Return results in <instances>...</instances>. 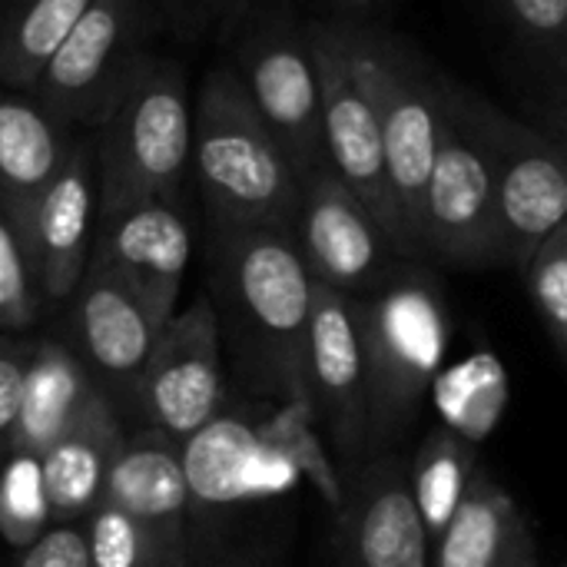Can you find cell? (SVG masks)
Instances as JSON below:
<instances>
[{"mask_svg": "<svg viewBox=\"0 0 567 567\" xmlns=\"http://www.w3.org/2000/svg\"><path fill=\"white\" fill-rule=\"evenodd\" d=\"M209 282L252 385L282 402H309L306 332L312 276L292 229L209 223Z\"/></svg>", "mask_w": 567, "mask_h": 567, "instance_id": "obj_1", "label": "cell"}, {"mask_svg": "<svg viewBox=\"0 0 567 567\" xmlns=\"http://www.w3.org/2000/svg\"><path fill=\"white\" fill-rule=\"evenodd\" d=\"M96 216L143 199L183 203L193 146V103L176 60L143 53L90 123Z\"/></svg>", "mask_w": 567, "mask_h": 567, "instance_id": "obj_2", "label": "cell"}, {"mask_svg": "<svg viewBox=\"0 0 567 567\" xmlns=\"http://www.w3.org/2000/svg\"><path fill=\"white\" fill-rule=\"evenodd\" d=\"M189 169L209 223L292 229L299 176L259 120L233 63L213 66L199 83Z\"/></svg>", "mask_w": 567, "mask_h": 567, "instance_id": "obj_3", "label": "cell"}, {"mask_svg": "<svg viewBox=\"0 0 567 567\" xmlns=\"http://www.w3.org/2000/svg\"><path fill=\"white\" fill-rule=\"evenodd\" d=\"M352 73L375 106L402 259L422 262V196L442 133V70L372 20H336Z\"/></svg>", "mask_w": 567, "mask_h": 567, "instance_id": "obj_4", "label": "cell"}, {"mask_svg": "<svg viewBox=\"0 0 567 567\" xmlns=\"http://www.w3.org/2000/svg\"><path fill=\"white\" fill-rule=\"evenodd\" d=\"M369 402V452L395 445L439 375L449 319L435 279L402 259L372 292L352 296Z\"/></svg>", "mask_w": 567, "mask_h": 567, "instance_id": "obj_5", "label": "cell"}, {"mask_svg": "<svg viewBox=\"0 0 567 567\" xmlns=\"http://www.w3.org/2000/svg\"><path fill=\"white\" fill-rule=\"evenodd\" d=\"M419 239L422 259L462 269L505 266L495 163L449 73H442V133L422 196Z\"/></svg>", "mask_w": 567, "mask_h": 567, "instance_id": "obj_6", "label": "cell"}, {"mask_svg": "<svg viewBox=\"0 0 567 567\" xmlns=\"http://www.w3.org/2000/svg\"><path fill=\"white\" fill-rule=\"evenodd\" d=\"M458 96L488 143L495 163L498 226L508 266H525L528 256L567 216L565 140L545 126H532L478 90L458 83Z\"/></svg>", "mask_w": 567, "mask_h": 567, "instance_id": "obj_7", "label": "cell"}, {"mask_svg": "<svg viewBox=\"0 0 567 567\" xmlns=\"http://www.w3.org/2000/svg\"><path fill=\"white\" fill-rule=\"evenodd\" d=\"M233 66L299 183L326 166L319 80L306 20L299 23L282 7L249 13L239 27Z\"/></svg>", "mask_w": 567, "mask_h": 567, "instance_id": "obj_8", "label": "cell"}, {"mask_svg": "<svg viewBox=\"0 0 567 567\" xmlns=\"http://www.w3.org/2000/svg\"><path fill=\"white\" fill-rule=\"evenodd\" d=\"M306 33H309L316 80H319L326 163L346 183V189L375 216L392 249L402 256L375 106L352 73L336 20H306Z\"/></svg>", "mask_w": 567, "mask_h": 567, "instance_id": "obj_9", "label": "cell"}, {"mask_svg": "<svg viewBox=\"0 0 567 567\" xmlns=\"http://www.w3.org/2000/svg\"><path fill=\"white\" fill-rule=\"evenodd\" d=\"M146 30L150 0H93L30 93L66 130H90L116 83L143 56Z\"/></svg>", "mask_w": 567, "mask_h": 567, "instance_id": "obj_10", "label": "cell"}, {"mask_svg": "<svg viewBox=\"0 0 567 567\" xmlns=\"http://www.w3.org/2000/svg\"><path fill=\"white\" fill-rule=\"evenodd\" d=\"M136 399L150 429L173 442H186L223 412L219 312L213 299L203 296L169 316L140 372Z\"/></svg>", "mask_w": 567, "mask_h": 567, "instance_id": "obj_11", "label": "cell"}, {"mask_svg": "<svg viewBox=\"0 0 567 567\" xmlns=\"http://www.w3.org/2000/svg\"><path fill=\"white\" fill-rule=\"evenodd\" d=\"M292 239L312 282L346 296L372 292L402 262L375 216L346 189L329 163L299 183Z\"/></svg>", "mask_w": 567, "mask_h": 567, "instance_id": "obj_12", "label": "cell"}, {"mask_svg": "<svg viewBox=\"0 0 567 567\" xmlns=\"http://www.w3.org/2000/svg\"><path fill=\"white\" fill-rule=\"evenodd\" d=\"M306 382L312 419L322 425L336 455L346 465L362 462L369 452V402L355 299L322 282H312Z\"/></svg>", "mask_w": 567, "mask_h": 567, "instance_id": "obj_13", "label": "cell"}, {"mask_svg": "<svg viewBox=\"0 0 567 567\" xmlns=\"http://www.w3.org/2000/svg\"><path fill=\"white\" fill-rule=\"evenodd\" d=\"M189 256L193 229L183 203L143 199L96 216L86 266L113 272L146 306V312L166 326L176 312Z\"/></svg>", "mask_w": 567, "mask_h": 567, "instance_id": "obj_14", "label": "cell"}, {"mask_svg": "<svg viewBox=\"0 0 567 567\" xmlns=\"http://www.w3.org/2000/svg\"><path fill=\"white\" fill-rule=\"evenodd\" d=\"M189 502L243 505L276 498L302 482V472L279 445L269 412H219L196 435L179 442Z\"/></svg>", "mask_w": 567, "mask_h": 567, "instance_id": "obj_15", "label": "cell"}, {"mask_svg": "<svg viewBox=\"0 0 567 567\" xmlns=\"http://www.w3.org/2000/svg\"><path fill=\"white\" fill-rule=\"evenodd\" d=\"M339 488L336 567H432V545L412 505L402 458L379 455Z\"/></svg>", "mask_w": 567, "mask_h": 567, "instance_id": "obj_16", "label": "cell"}, {"mask_svg": "<svg viewBox=\"0 0 567 567\" xmlns=\"http://www.w3.org/2000/svg\"><path fill=\"white\" fill-rule=\"evenodd\" d=\"M96 163L86 130H76L70 153L43 189L27 236L23 256L40 302H66L80 286L96 229Z\"/></svg>", "mask_w": 567, "mask_h": 567, "instance_id": "obj_17", "label": "cell"}, {"mask_svg": "<svg viewBox=\"0 0 567 567\" xmlns=\"http://www.w3.org/2000/svg\"><path fill=\"white\" fill-rule=\"evenodd\" d=\"M73 302V336L80 362L93 382L106 392H136L140 372L159 336V322L146 306L106 269L86 266L80 286L66 299Z\"/></svg>", "mask_w": 567, "mask_h": 567, "instance_id": "obj_18", "label": "cell"}, {"mask_svg": "<svg viewBox=\"0 0 567 567\" xmlns=\"http://www.w3.org/2000/svg\"><path fill=\"white\" fill-rule=\"evenodd\" d=\"M100 502L130 515L150 532L163 561L183 555V525L189 508V488L183 475L179 442L146 429L126 439L110 475L103 482Z\"/></svg>", "mask_w": 567, "mask_h": 567, "instance_id": "obj_19", "label": "cell"}, {"mask_svg": "<svg viewBox=\"0 0 567 567\" xmlns=\"http://www.w3.org/2000/svg\"><path fill=\"white\" fill-rule=\"evenodd\" d=\"M73 136L76 130H66L33 93L0 90V213L13 226L20 246Z\"/></svg>", "mask_w": 567, "mask_h": 567, "instance_id": "obj_20", "label": "cell"}, {"mask_svg": "<svg viewBox=\"0 0 567 567\" xmlns=\"http://www.w3.org/2000/svg\"><path fill=\"white\" fill-rule=\"evenodd\" d=\"M126 435L120 429L116 409L110 395H100L43 455H40V478L47 495L50 525H73L86 518L116 462Z\"/></svg>", "mask_w": 567, "mask_h": 567, "instance_id": "obj_21", "label": "cell"}, {"mask_svg": "<svg viewBox=\"0 0 567 567\" xmlns=\"http://www.w3.org/2000/svg\"><path fill=\"white\" fill-rule=\"evenodd\" d=\"M100 395H106L80 355L53 339H40L30 349L17 425L10 435V452L40 458Z\"/></svg>", "mask_w": 567, "mask_h": 567, "instance_id": "obj_22", "label": "cell"}, {"mask_svg": "<svg viewBox=\"0 0 567 567\" xmlns=\"http://www.w3.org/2000/svg\"><path fill=\"white\" fill-rule=\"evenodd\" d=\"M435 567H535V542L508 492L475 468L445 532L432 545Z\"/></svg>", "mask_w": 567, "mask_h": 567, "instance_id": "obj_23", "label": "cell"}, {"mask_svg": "<svg viewBox=\"0 0 567 567\" xmlns=\"http://www.w3.org/2000/svg\"><path fill=\"white\" fill-rule=\"evenodd\" d=\"M93 0H3L0 17V83L33 90L47 60Z\"/></svg>", "mask_w": 567, "mask_h": 567, "instance_id": "obj_24", "label": "cell"}, {"mask_svg": "<svg viewBox=\"0 0 567 567\" xmlns=\"http://www.w3.org/2000/svg\"><path fill=\"white\" fill-rule=\"evenodd\" d=\"M522 66L551 96V110L565 120L567 83V0H488Z\"/></svg>", "mask_w": 567, "mask_h": 567, "instance_id": "obj_25", "label": "cell"}, {"mask_svg": "<svg viewBox=\"0 0 567 567\" xmlns=\"http://www.w3.org/2000/svg\"><path fill=\"white\" fill-rule=\"evenodd\" d=\"M478 468L475 442L455 435L452 429H435L415 452L412 465H405L412 505L429 535V545L439 542L449 518L455 515L468 482Z\"/></svg>", "mask_w": 567, "mask_h": 567, "instance_id": "obj_26", "label": "cell"}, {"mask_svg": "<svg viewBox=\"0 0 567 567\" xmlns=\"http://www.w3.org/2000/svg\"><path fill=\"white\" fill-rule=\"evenodd\" d=\"M435 405L445 415V429H452L455 435L478 442L485 439L508 399V385H505V372L498 365V359L492 352H478L468 362L455 365L445 375H435Z\"/></svg>", "mask_w": 567, "mask_h": 567, "instance_id": "obj_27", "label": "cell"}, {"mask_svg": "<svg viewBox=\"0 0 567 567\" xmlns=\"http://www.w3.org/2000/svg\"><path fill=\"white\" fill-rule=\"evenodd\" d=\"M50 528L40 458L7 452L0 462V538L23 551Z\"/></svg>", "mask_w": 567, "mask_h": 567, "instance_id": "obj_28", "label": "cell"}, {"mask_svg": "<svg viewBox=\"0 0 567 567\" xmlns=\"http://www.w3.org/2000/svg\"><path fill=\"white\" fill-rule=\"evenodd\" d=\"M532 306L555 342V352H567V226H558L522 266Z\"/></svg>", "mask_w": 567, "mask_h": 567, "instance_id": "obj_29", "label": "cell"}, {"mask_svg": "<svg viewBox=\"0 0 567 567\" xmlns=\"http://www.w3.org/2000/svg\"><path fill=\"white\" fill-rule=\"evenodd\" d=\"M86 551L90 567H159L163 555L146 528H140L120 508L96 502L86 515Z\"/></svg>", "mask_w": 567, "mask_h": 567, "instance_id": "obj_30", "label": "cell"}, {"mask_svg": "<svg viewBox=\"0 0 567 567\" xmlns=\"http://www.w3.org/2000/svg\"><path fill=\"white\" fill-rule=\"evenodd\" d=\"M40 312V296L30 276L23 246L0 213V332H23Z\"/></svg>", "mask_w": 567, "mask_h": 567, "instance_id": "obj_31", "label": "cell"}, {"mask_svg": "<svg viewBox=\"0 0 567 567\" xmlns=\"http://www.w3.org/2000/svg\"><path fill=\"white\" fill-rule=\"evenodd\" d=\"M30 349H33V342H17L7 332H0V462L10 452V435L17 425L20 389H23Z\"/></svg>", "mask_w": 567, "mask_h": 567, "instance_id": "obj_32", "label": "cell"}, {"mask_svg": "<svg viewBox=\"0 0 567 567\" xmlns=\"http://www.w3.org/2000/svg\"><path fill=\"white\" fill-rule=\"evenodd\" d=\"M17 567H90L83 528L50 525L30 548H23Z\"/></svg>", "mask_w": 567, "mask_h": 567, "instance_id": "obj_33", "label": "cell"}, {"mask_svg": "<svg viewBox=\"0 0 567 567\" xmlns=\"http://www.w3.org/2000/svg\"><path fill=\"white\" fill-rule=\"evenodd\" d=\"M186 10H193L199 20L213 23L223 40L236 37L246 17L256 10V0H179Z\"/></svg>", "mask_w": 567, "mask_h": 567, "instance_id": "obj_34", "label": "cell"}, {"mask_svg": "<svg viewBox=\"0 0 567 567\" xmlns=\"http://www.w3.org/2000/svg\"><path fill=\"white\" fill-rule=\"evenodd\" d=\"M349 13H352V20L359 17V20H369V17H375V13H382V10H389L395 0H339Z\"/></svg>", "mask_w": 567, "mask_h": 567, "instance_id": "obj_35", "label": "cell"}, {"mask_svg": "<svg viewBox=\"0 0 567 567\" xmlns=\"http://www.w3.org/2000/svg\"><path fill=\"white\" fill-rule=\"evenodd\" d=\"M159 567H189V561H186V551L183 555H173V558H166Z\"/></svg>", "mask_w": 567, "mask_h": 567, "instance_id": "obj_36", "label": "cell"}, {"mask_svg": "<svg viewBox=\"0 0 567 567\" xmlns=\"http://www.w3.org/2000/svg\"><path fill=\"white\" fill-rule=\"evenodd\" d=\"M0 17H3V0H0Z\"/></svg>", "mask_w": 567, "mask_h": 567, "instance_id": "obj_37", "label": "cell"}]
</instances>
